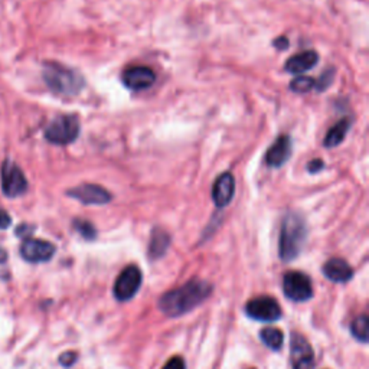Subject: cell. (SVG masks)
<instances>
[{"instance_id": "cell-14", "label": "cell", "mask_w": 369, "mask_h": 369, "mask_svg": "<svg viewBox=\"0 0 369 369\" xmlns=\"http://www.w3.org/2000/svg\"><path fill=\"white\" fill-rule=\"evenodd\" d=\"M292 155L290 136H280L265 153V163L271 168H282Z\"/></svg>"}, {"instance_id": "cell-27", "label": "cell", "mask_w": 369, "mask_h": 369, "mask_svg": "<svg viewBox=\"0 0 369 369\" xmlns=\"http://www.w3.org/2000/svg\"><path fill=\"white\" fill-rule=\"evenodd\" d=\"M323 166H325L323 161L315 159L309 165H307V169H309V172H312V173H318V172H320L323 169Z\"/></svg>"}, {"instance_id": "cell-4", "label": "cell", "mask_w": 369, "mask_h": 369, "mask_svg": "<svg viewBox=\"0 0 369 369\" xmlns=\"http://www.w3.org/2000/svg\"><path fill=\"white\" fill-rule=\"evenodd\" d=\"M80 136V120L77 115L64 114L54 118L45 129V139L58 146H67Z\"/></svg>"}, {"instance_id": "cell-8", "label": "cell", "mask_w": 369, "mask_h": 369, "mask_svg": "<svg viewBox=\"0 0 369 369\" xmlns=\"http://www.w3.org/2000/svg\"><path fill=\"white\" fill-rule=\"evenodd\" d=\"M2 191L8 198L22 196L27 191L25 173L12 161H5L2 165Z\"/></svg>"}, {"instance_id": "cell-26", "label": "cell", "mask_w": 369, "mask_h": 369, "mask_svg": "<svg viewBox=\"0 0 369 369\" xmlns=\"http://www.w3.org/2000/svg\"><path fill=\"white\" fill-rule=\"evenodd\" d=\"M12 224V218H11V215L4 211V209H0V230H6L9 228Z\"/></svg>"}, {"instance_id": "cell-23", "label": "cell", "mask_w": 369, "mask_h": 369, "mask_svg": "<svg viewBox=\"0 0 369 369\" xmlns=\"http://www.w3.org/2000/svg\"><path fill=\"white\" fill-rule=\"evenodd\" d=\"M333 77H334V73L333 70H327L325 74H322V77L316 81V88L319 91H325L330 87V84L333 82Z\"/></svg>"}, {"instance_id": "cell-16", "label": "cell", "mask_w": 369, "mask_h": 369, "mask_svg": "<svg viewBox=\"0 0 369 369\" xmlns=\"http://www.w3.org/2000/svg\"><path fill=\"white\" fill-rule=\"evenodd\" d=\"M319 63V55L315 51H304L301 54H297L292 58L287 59V63L284 65V70L290 74H303L309 70L315 68L316 64Z\"/></svg>"}, {"instance_id": "cell-29", "label": "cell", "mask_w": 369, "mask_h": 369, "mask_svg": "<svg viewBox=\"0 0 369 369\" xmlns=\"http://www.w3.org/2000/svg\"><path fill=\"white\" fill-rule=\"evenodd\" d=\"M8 260V251L0 247V264H4Z\"/></svg>"}, {"instance_id": "cell-10", "label": "cell", "mask_w": 369, "mask_h": 369, "mask_svg": "<svg viewBox=\"0 0 369 369\" xmlns=\"http://www.w3.org/2000/svg\"><path fill=\"white\" fill-rule=\"evenodd\" d=\"M55 251L56 249L54 244L37 238H26L20 245V256L23 257V260L35 264L49 261L54 257Z\"/></svg>"}, {"instance_id": "cell-1", "label": "cell", "mask_w": 369, "mask_h": 369, "mask_svg": "<svg viewBox=\"0 0 369 369\" xmlns=\"http://www.w3.org/2000/svg\"><path fill=\"white\" fill-rule=\"evenodd\" d=\"M211 293L212 286L208 282L194 279L179 289L165 293L159 300V309L170 318H179L192 312Z\"/></svg>"}, {"instance_id": "cell-21", "label": "cell", "mask_w": 369, "mask_h": 369, "mask_svg": "<svg viewBox=\"0 0 369 369\" xmlns=\"http://www.w3.org/2000/svg\"><path fill=\"white\" fill-rule=\"evenodd\" d=\"M315 87H316V81L311 77H304V75L294 78L290 84V89L297 92V94H304V92H309Z\"/></svg>"}, {"instance_id": "cell-24", "label": "cell", "mask_w": 369, "mask_h": 369, "mask_svg": "<svg viewBox=\"0 0 369 369\" xmlns=\"http://www.w3.org/2000/svg\"><path fill=\"white\" fill-rule=\"evenodd\" d=\"M75 361H77V354L75 352H65V354L61 355V358H59V363L63 365V366H67V368L73 366L75 363Z\"/></svg>"}, {"instance_id": "cell-20", "label": "cell", "mask_w": 369, "mask_h": 369, "mask_svg": "<svg viewBox=\"0 0 369 369\" xmlns=\"http://www.w3.org/2000/svg\"><path fill=\"white\" fill-rule=\"evenodd\" d=\"M368 323H369L368 316L362 315L359 318H356L351 325L352 336L361 344H368Z\"/></svg>"}, {"instance_id": "cell-2", "label": "cell", "mask_w": 369, "mask_h": 369, "mask_svg": "<svg viewBox=\"0 0 369 369\" xmlns=\"http://www.w3.org/2000/svg\"><path fill=\"white\" fill-rule=\"evenodd\" d=\"M42 75L48 88L56 96L74 97L85 87V80L80 73L58 63H46Z\"/></svg>"}, {"instance_id": "cell-5", "label": "cell", "mask_w": 369, "mask_h": 369, "mask_svg": "<svg viewBox=\"0 0 369 369\" xmlns=\"http://www.w3.org/2000/svg\"><path fill=\"white\" fill-rule=\"evenodd\" d=\"M245 313L254 320L273 323L282 318V307L275 299L270 296H260L251 299L245 304Z\"/></svg>"}, {"instance_id": "cell-12", "label": "cell", "mask_w": 369, "mask_h": 369, "mask_svg": "<svg viewBox=\"0 0 369 369\" xmlns=\"http://www.w3.org/2000/svg\"><path fill=\"white\" fill-rule=\"evenodd\" d=\"M121 80L133 91H144L156 82V74L147 67H132L123 73Z\"/></svg>"}, {"instance_id": "cell-17", "label": "cell", "mask_w": 369, "mask_h": 369, "mask_svg": "<svg viewBox=\"0 0 369 369\" xmlns=\"http://www.w3.org/2000/svg\"><path fill=\"white\" fill-rule=\"evenodd\" d=\"M170 245V235L161 228H155L151 232L150 242H149V257L156 260L165 256Z\"/></svg>"}, {"instance_id": "cell-25", "label": "cell", "mask_w": 369, "mask_h": 369, "mask_svg": "<svg viewBox=\"0 0 369 369\" xmlns=\"http://www.w3.org/2000/svg\"><path fill=\"white\" fill-rule=\"evenodd\" d=\"M162 369H184V362L182 358L175 356L170 361H168V363Z\"/></svg>"}, {"instance_id": "cell-19", "label": "cell", "mask_w": 369, "mask_h": 369, "mask_svg": "<svg viewBox=\"0 0 369 369\" xmlns=\"http://www.w3.org/2000/svg\"><path fill=\"white\" fill-rule=\"evenodd\" d=\"M260 337L263 344L273 351H280L284 344V334L277 327H264L260 332Z\"/></svg>"}, {"instance_id": "cell-6", "label": "cell", "mask_w": 369, "mask_h": 369, "mask_svg": "<svg viewBox=\"0 0 369 369\" xmlns=\"http://www.w3.org/2000/svg\"><path fill=\"white\" fill-rule=\"evenodd\" d=\"M283 290L293 301H307L313 297V287L309 277L300 271H289L284 275Z\"/></svg>"}, {"instance_id": "cell-3", "label": "cell", "mask_w": 369, "mask_h": 369, "mask_svg": "<svg viewBox=\"0 0 369 369\" xmlns=\"http://www.w3.org/2000/svg\"><path fill=\"white\" fill-rule=\"evenodd\" d=\"M307 238V225L303 217L297 212H289L282 224L279 253L286 263L293 261L301 253Z\"/></svg>"}, {"instance_id": "cell-15", "label": "cell", "mask_w": 369, "mask_h": 369, "mask_svg": "<svg viewBox=\"0 0 369 369\" xmlns=\"http://www.w3.org/2000/svg\"><path fill=\"white\" fill-rule=\"evenodd\" d=\"M322 271L326 279L333 283H346L354 277L352 267L342 258H330L325 263Z\"/></svg>"}, {"instance_id": "cell-11", "label": "cell", "mask_w": 369, "mask_h": 369, "mask_svg": "<svg viewBox=\"0 0 369 369\" xmlns=\"http://www.w3.org/2000/svg\"><path fill=\"white\" fill-rule=\"evenodd\" d=\"M67 195L84 205H106L113 199L111 194L107 189L92 183L80 184V187L70 189Z\"/></svg>"}, {"instance_id": "cell-7", "label": "cell", "mask_w": 369, "mask_h": 369, "mask_svg": "<svg viewBox=\"0 0 369 369\" xmlns=\"http://www.w3.org/2000/svg\"><path fill=\"white\" fill-rule=\"evenodd\" d=\"M142 271L136 265H129L121 271L114 284V297L120 301H127L133 299L142 286Z\"/></svg>"}, {"instance_id": "cell-13", "label": "cell", "mask_w": 369, "mask_h": 369, "mask_svg": "<svg viewBox=\"0 0 369 369\" xmlns=\"http://www.w3.org/2000/svg\"><path fill=\"white\" fill-rule=\"evenodd\" d=\"M235 194V179L232 173L225 172L215 180L212 188V199L218 208H225L231 204Z\"/></svg>"}, {"instance_id": "cell-28", "label": "cell", "mask_w": 369, "mask_h": 369, "mask_svg": "<svg viewBox=\"0 0 369 369\" xmlns=\"http://www.w3.org/2000/svg\"><path fill=\"white\" fill-rule=\"evenodd\" d=\"M274 46L277 49H280V51H284L289 48V41L286 38H279V39H275L274 41Z\"/></svg>"}, {"instance_id": "cell-9", "label": "cell", "mask_w": 369, "mask_h": 369, "mask_svg": "<svg viewBox=\"0 0 369 369\" xmlns=\"http://www.w3.org/2000/svg\"><path fill=\"white\" fill-rule=\"evenodd\" d=\"M290 358L293 369H312L315 352L309 341L300 333H293L290 339Z\"/></svg>"}, {"instance_id": "cell-22", "label": "cell", "mask_w": 369, "mask_h": 369, "mask_svg": "<svg viewBox=\"0 0 369 369\" xmlns=\"http://www.w3.org/2000/svg\"><path fill=\"white\" fill-rule=\"evenodd\" d=\"M74 228L87 241H92V239H96V237H97L96 227L92 225L91 223L85 221V220H75L74 221Z\"/></svg>"}, {"instance_id": "cell-18", "label": "cell", "mask_w": 369, "mask_h": 369, "mask_svg": "<svg viewBox=\"0 0 369 369\" xmlns=\"http://www.w3.org/2000/svg\"><path fill=\"white\" fill-rule=\"evenodd\" d=\"M351 126H352L351 118L345 117V118L337 121L336 125L333 127H330V130L327 132V135H326V137L323 140V146L327 147V149L339 146L345 140Z\"/></svg>"}]
</instances>
